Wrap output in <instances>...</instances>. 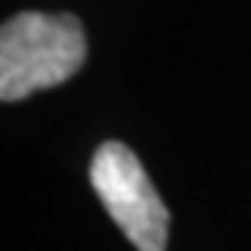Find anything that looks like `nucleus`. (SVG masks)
<instances>
[{
	"instance_id": "1",
	"label": "nucleus",
	"mask_w": 251,
	"mask_h": 251,
	"mask_svg": "<svg viewBox=\"0 0 251 251\" xmlns=\"http://www.w3.org/2000/svg\"><path fill=\"white\" fill-rule=\"evenodd\" d=\"M88 58L85 27L70 12H19L0 30V97L25 100L76 76Z\"/></svg>"
},
{
	"instance_id": "2",
	"label": "nucleus",
	"mask_w": 251,
	"mask_h": 251,
	"mask_svg": "<svg viewBox=\"0 0 251 251\" xmlns=\"http://www.w3.org/2000/svg\"><path fill=\"white\" fill-rule=\"evenodd\" d=\"M91 188L136 251H167L170 212L139 157L124 142H103L91 157Z\"/></svg>"
}]
</instances>
